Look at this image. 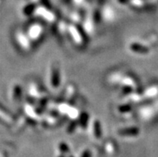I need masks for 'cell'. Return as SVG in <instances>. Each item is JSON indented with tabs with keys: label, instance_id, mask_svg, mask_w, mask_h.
Instances as JSON below:
<instances>
[{
	"label": "cell",
	"instance_id": "cell-6",
	"mask_svg": "<svg viewBox=\"0 0 158 157\" xmlns=\"http://www.w3.org/2000/svg\"><path fill=\"white\" fill-rule=\"evenodd\" d=\"M60 72L59 70L56 68H53L52 70V74L50 76V83L54 88H58L60 85Z\"/></svg>",
	"mask_w": 158,
	"mask_h": 157
},
{
	"label": "cell",
	"instance_id": "cell-4",
	"mask_svg": "<svg viewBox=\"0 0 158 157\" xmlns=\"http://www.w3.org/2000/svg\"><path fill=\"white\" fill-rule=\"evenodd\" d=\"M129 50L133 53L141 54V55H146L149 52V49L147 47L144 46L142 44L138 43H132L129 45Z\"/></svg>",
	"mask_w": 158,
	"mask_h": 157
},
{
	"label": "cell",
	"instance_id": "cell-3",
	"mask_svg": "<svg viewBox=\"0 0 158 157\" xmlns=\"http://www.w3.org/2000/svg\"><path fill=\"white\" fill-rule=\"evenodd\" d=\"M43 27L40 24H33L31 25L28 31L29 37L31 40H37L43 34Z\"/></svg>",
	"mask_w": 158,
	"mask_h": 157
},
{
	"label": "cell",
	"instance_id": "cell-7",
	"mask_svg": "<svg viewBox=\"0 0 158 157\" xmlns=\"http://www.w3.org/2000/svg\"><path fill=\"white\" fill-rule=\"evenodd\" d=\"M139 130L136 128V127H132V128H128V130H120V135H127V134H134V135H136L138 134Z\"/></svg>",
	"mask_w": 158,
	"mask_h": 157
},
{
	"label": "cell",
	"instance_id": "cell-8",
	"mask_svg": "<svg viewBox=\"0 0 158 157\" xmlns=\"http://www.w3.org/2000/svg\"><path fill=\"white\" fill-rule=\"evenodd\" d=\"M75 2H77V3H80V2H83V0H75Z\"/></svg>",
	"mask_w": 158,
	"mask_h": 157
},
{
	"label": "cell",
	"instance_id": "cell-2",
	"mask_svg": "<svg viewBox=\"0 0 158 157\" xmlns=\"http://www.w3.org/2000/svg\"><path fill=\"white\" fill-rule=\"evenodd\" d=\"M35 14L37 15L42 17L43 19H46L48 22H53L55 19H56L54 14L52 11H50V10H48L47 8L44 7V6H39V7H37L35 10Z\"/></svg>",
	"mask_w": 158,
	"mask_h": 157
},
{
	"label": "cell",
	"instance_id": "cell-5",
	"mask_svg": "<svg viewBox=\"0 0 158 157\" xmlns=\"http://www.w3.org/2000/svg\"><path fill=\"white\" fill-rule=\"evenodd\" d=\"M68 30L70 32L71 35H72V39L74 40V42L77 44H81L83 42L82 36L80 35V32L79 31V30L73 25H71L68 27Z\"/></svg>",
	"mask_w": 158,
	"mask_h": 157
},
{
	"label": "cell",
	"instance_id": "cell-1",
	"mask_svg": "<svg viewBox=\"0 0 158 157\" xmlns=\"http://www.w3.org/2000/svg\"><path fill=\"white\" fill-rule=\"evenodd\" d=\"M59 111L61 113L68 115V117H70L72 119H75L78 117V112H77L76 108L66 104H61V105L59 106Z\"/></svg>",
	"mask_w": 158,
	"mask_h": 157
}]
</instances>
